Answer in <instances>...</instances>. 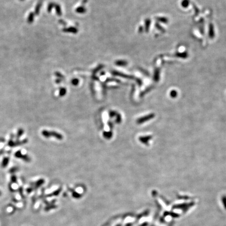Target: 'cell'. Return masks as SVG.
I'll use <instances>...</instances> for the list:
<instances>
[{
    "instance_id": "obj_8",
    "label": "cell",
    "mask_w": 226,
    "mask_h": 226,
    "mask_svg": "<svg viewBox=\"0 0 226 226\" xmlns=\"http://www.w3.org/2000/svg\"><path fill=\"white\" fill-rule=\"evenodd\" d=\"M1 194H2V193H1V191H0V196H1Z\"/></svg>"
},
{
    "instance_id": "obj_7",
    "label": "cell",
    "mask_w": 226,
    "mask_h": 226,
    "mask_svg": "<svg viewBox=\"0 0 226 226\" xmlns=\"http://www.w3.org/2000/svg\"><path fill=\"white\" fill-rule=\"evenodd\" d=\"M11 180L13 183H16L17 181V177L15 175H12L11 177Z\"/></svg>"
},
{
    "instance_id": "obj_9",
    "label": "cell",
    "mask_w": 226,
    "mask_h": 226,
    "mask_svg": "<svg viewBox=\"0 0 226 226\" xmlns=\"http://www.w3.org/2000/svg\"><path fill=\"white\" fill-rule=\"evenodd\" d=\"M20 1H24V0H20Z\"/></svg>"
},
{
    "instance_id": "obj_1",
    "label": "cell",
    "mask_w": 226,
    "mask_h": 226,
    "mask_svg": "<svg viewBox=\"0 0 226 226\" xmlns=\"http://www.w3.org/2000/svg\"><path fill=\"white\" fill-rule=\"evenodd\" d=\"M42 136L46 138H49L51 137H53L56 138V139L59 140H62L63 139V136L60 134L56 133V132H55V131L43 130L42 132Z\"/></svg>"
},
{
    "instance_id": "obj_3",
    "label": "cell",
    "mask_w": 226,
    "mask_h": 226,
    "mask_svg": "<svg viewBox=\"0 0 226 226\" xmlns=\"http://www.w3.org/2000/svg\"><path fill=\"white\" fill-rule=\"evenodd\" d=\"M27 142V140H26V139L23 140V141H15V142H14V141H12V140H10L8 142V146L9 147H15L16 146H18L21 145V144H23L24 143H26Z\"/></svg>"
},
{
    "instance_id": "obj_5",
    "label": "cell",
    "mask_w": 226,
    "mask_h": 226,
    "mask_svg": "<svg viewBox=\"0 0 226 226\" xmlns=\"http://www.w3.org/2000/svg\"><path fill=\"white\" fill-rule=\"evenodd\" d=\"M24 133V130L23 129H22V128L19 129L17 131V135H16V137H17V138H18H18H20L22 136V135Z\"/></svg>"
},
{
    "instance_id": "obj_6",
    "label": "cell",
    "mask_w": 226,
    "mask_h": 226,
    "mask_svg": "<svg viewBox=\"0 0 226 226\" xmlns=\"http://www.w3.org/2000/svg\"><path fill=\"white\" fill-rule=\"evenodd\" d=\"M34 14L33 13H31L29 14V16H28V19H27V21H28V23H31V22H33V20H34Z\"/></svg>"
},
{
    "instance_id": "obj_2",
    "label": "cell",
    "mask_w": 226,
    "mask_h": 226,
    "mask_svg": "<svg viewBox=\"0 0 226 226\" xmlns=\"http://www.w3.org/2000/svg\"><path fill=\"white\" fill-rule=\"evenodd\" d=\"M15 156L16 158L21 159L26 162L30 161V157L27 155H23V154H22V153L20 151H18L16 152V153H15Z\"/></svg>"
},
{
    "instance_id": "obj_4",
    "label": "cell",
    "mask_w": 226,
    "mask_h": 226,
    "mask_svg": "<svg viewBox=\"0 0 226 226\" xmlns=\"http://www.w3.org/2000/svg\"><path fill=\"white\" fill-rule=\"evenodd\" d=\"M9 161V158H7V157H6V158H4V159H3V160H2V167L3 168H5V167H6V166H7V165L8 164Z\"/></svg>"
}]
</instances>
